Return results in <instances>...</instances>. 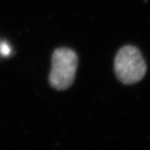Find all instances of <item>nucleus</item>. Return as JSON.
<instances>
[{
    "label": "nucleus",
    "mask_w": 150,
    "mask_h": 150,
    "mask_svg": "<svg viewBox=\"0 0 150 150\" xmlns=\"http://www.w3.org/2000/svg\"><path fill=\"white\" fill-rule=\"evenodd\" d=\"M11 49L9 48V46L6 43H2L0 45V53L2 54V55L7 56L10 54Z\"/></svg>",
    "instance_id": "7ed1b4c3"
},
{
    "label": "nucleus",
    "mask_w": 150,
    "mask_h": 150,
    "mask_svg": "<svg viewBox=\"0 0 150 150\" xmlns=\"http://www.w3.org/2000/svg\"><path fill=\"white\" fill-rule=\"evenodd\" d=\"M77 63V56L73 50L67 47L56 49L52 54V70L49 74L52 87L57 91L69 88L74 81Z\"/></svg>",
    "instance_id": "f03ea898"
},
{
    "label": "nucleus",
    "mask_w": 150,
    "mask_h": 150,
    "mask_svg": "<svg viewBox=\"0 0 150 150\" xmlns=\"http://www.w3.org/2000/svg\"><path fill=\"white\" fill-rule=\"evenodd\" d=\"M115 73L125 84L137 83L143 78L146 64L137 47L127 45L119 50L114 61Z\"/></svg>",
    "instance_id": "f257e3e1"
}]
</instances>
